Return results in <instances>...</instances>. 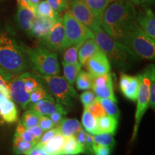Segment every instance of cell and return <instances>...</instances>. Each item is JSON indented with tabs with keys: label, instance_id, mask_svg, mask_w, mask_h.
<instances>
[{
	"label": "cell",
	"instance_id": "cell-1",
	"mask_svg": "<svg viewBox=\"0 0 155 155\" xmlns=\"http://www.w3.org/2000/svg\"><path fill=\"white\" fill-rule=\"evenodd\" d=\"M30 67L25 48L7 33H0V73L9 81Z\"/></svg>",
	"mask_w": 155,
	"mask_h": 155
},
{
	"label": "cell",
	"instance_id": "cell-2",
	"mask_svg": "<svg viewBox=\"0 0 155 155\" xmlns=\"http://www.w3.org/2000/svg\"><path fill=\"white\" fill-rule=\"evenodd\" d=\"M137 13L134 5L128 0L113 2L103 15L102 29L111 38L119 42L129 25L136 21Z\"/></svg>",
	"mask_w": 155,
	"mask_h": 155
},
{
	"label": "cell",
	"instance_id": "cell-3",
	"mask_svg": "<svg viewBox=\"0 0 155 155\" xmlns=\"http://www.w3.org/2000/svg\"><path fill=\"white\" fill-rule=\"evenodd\" d=\"M94 39L100 50L105 53L110 63L118 69L127 71L139 58L127 45L116 41L103 29L93 31Z\"/></svg>",
	"mask_w": 155,
	"mask_h": 155
},
{
	"label": "cell",
	"instance_id": "cell-4",
	"mask_svg": "<svg viewBox=\"0 0 155 155\" xmlns=\"http://www.w3.org/2000/svg\"><path fill=\"white\" fill-rule=\"evenodd\" d=\"M119 42L127 45L139 58L154 60L155 40L147 35L136 21L129 25Z\"/></svg>",
	"mask_w": 155,
	"mask_h": 155
},
{
	"label": "cell",
	"instance_id": "cell-5",
	"mask_svg": "<svg viewBox=\"0 0 155 155\" xmlns=\"http://www.w3.org/2000/svg\"><path fill=\"white\" fill-rule=\"evenodd\" d=\"M30 66L39 75L44 76L58 75L61 73L58 55L46 48H25Z\"/></svg>",
	"mask_w": 155,
	"mask_h": 155
},
{
	"label": "cell",
	"instance_id": "cell-6",
	"mask_svg": "<svg viewBox=\"0 0 155 155\" xmlns=\"http://www.w3.org/2000/svg\"><path fill=\"white\" fill-rule=\"evenodd\" d=\"M39 76L45 83L50 94L55 97V102L63 106L68 111H71L74 106L73 100L78 98L74 87L71 86L63 76L59 75L50 76L39 75Z\"/></svg>",
	"mask_w": 155,
	"mask_h": 155
},
{
	"label": "cell",
	"instance_id": "cell-7",
	"mask_svg": "<svg viewBox=\"0 0 155 155\" xmlns=\"http://www.w3.org/2000/svg\"><path fill=\"white\" fill-rule=\"evenodd\" d=\"M149 66L141 74L138 75L139 79V86L138 94L137 97V109L134 116V124L131 142L137 138L139 125L142 120L143 116L148 109L150 106V75H149Z\"/></svg>",
	"mask_w": 155,
	"mask_h": 155
},
{
	"label": "cell",
	"instance_id": "cell-8",
	"mask_svg": "<svg viewBox=\"0 0 155 155\" xmlns=\"http://www.w3.org/2000/svg\"><path fill=\"white\" fill-rule=\"evenodd\" d=\"M61 18L66 38V48L70 46L81 45L88 38H94L92 31L78 22L68 9L64 12Z\"/></svg>",
	"mask_w": 155,
	"mask_h": 155
},
{
	"label": "cell",
	"instance_id": "cell-9",
	"mask_svg": "<svg viewBox=\"0 0 155 155\" xmlns=\"http://www.w3.org/2000/svg\"><path fill=\"white\" fill-rule=\"evenodd\" d=\"M8 80L0 73V121L13 124L18 119V110L9 94Z\"/></svg>",
	"mask_w": 155,
	"mask_h": 155
},
{
	"label": "cell",
	"instance_id": "cell-10",
	"mask_svg": "<svg viewBox=\"0 0 155 155\" xmlns=\"http://www.w3.org/2000/svg\"><path fill=\"white\" fill-rule=\"evenodd\" d=\"M68 10L78 22L92 32L102 29L101 22L93 14L83 0H73L69 4Z\"/></svg>",
	"mask_w": 155,
	"mask_h": 155
},
{
	"label": "cell",
	"instance_id": "cell-11",
	"mask_svg": "<svg viewBox=\"0 0 155 155\" xmlns=\"http://www.w3.org/2000/svg\"><path fill=\"white\" fill-rule=\"evenodd\" d=\"M42 40L46 48L51 51H64L66 48V38L61 17L56 19L49 34Z\"/></svg>",
	"mask_w": 155,
	"mask_h": 155
},
{
	"label": "cell",
	"instance_id": "cell-12",
	"mask_svg": "<svg viewBox=\"0 0 155 155\" xmlns=\"http://www.w3.org/2000/svg\"><path fill=\"white\" fill-rule=\"evenodd\" d=\"M9 94L15 104H18L23 109L29 106L30 95L26 91L22 73L11 78L8 82Z\"/></svg>",
	"mask_w": 155,
	"mask_h": 155
},
{
	"label": "cell",
	"instance_id": "cell-13",
	"mask_svg": "<svg viewBox=\"0 0 155 155\" xmlns=\"http://www.w3.org/2000/svg\"><path fill=\"white\" fill-rule=\"evenodd\" d=\"M86 72L91 75V77H96L110 73L111 71V63L101 50H98L87 61L84 65Z\"/></svg>",
	"mask_w": 155,
	"mask_h": 155
},
{
	"label": "cell",
	"instance_id": "cell-14",
	"mask_svg": "<svg viewBox=\"0 0 155 155\" xmlns=\"http://www.w3.org/2000/svg\"><path fill=\"white\" fill-rule=\"evenodd\" d=\"M137 13L136 22L139 28L153 40H155V16L152 9L149 7H142Z\"/></svg>",
	"mask_w": 155,
	"mask_h": 155
},
{
	"label": "cell",
	"instance_id": "cell-15",
	"mask_svg": "<svg viewBox=\"0 0 155 155\" xmlns=\"http://www.w3.org/2000/svg\"><path fill=\"white\" fill-rule=\"evenodd\" d=\"M139 86V79L137 76H131L121 73L119 78V89L127 99L135 101L137 100Z\"/></svg>",
	"mask_w": 155,
	"mask_h": 155
},
{
	"label": "cell",
	"instance_id": "cell-16",
	"mask_svg": "<svg viewBox=\"0 0 155 155\" xmlns=\"http://www.w3.org/2000/svg\"><path fill=\"white\" fill-rule=\"evenodd\" d=\"M30 109L34 110L37 113L40 114L41 116H50L55 112H61L66 115L68 111L63 106L58 104L54 101H50L48 99L41 100L38 101L35 104L29 106Z\"/></svg>",
	"mask_w": 155,
	"mask_h": 155
},
{
	"label": "cell",
	"instance_id": "cell-17",
	"mask_svg": "<svg viewBox=\"0 0 155 155\" xmlns=\"http://www.w3.org/2000/svg\"><path fill=\"white\" fill-rule=\"evenodd\" d=\"M55 22L54 19L36 17L29 35L42 40L49 34Z\"/></svg>",
	"mask_w": 155,
	"mask_h": 155
},
{
	"label": "cell",
	"instance_id": "cell-18",
	"mask_svg": "<svg viewBox=\"0 0 155 155\" xmlns=\"http://www.w3.org/2000/svg\"><path fill=\"white\" fill-rule=\"evenodd\" d=\"M35 12L32 7H18L17 12V20L19 28L28 34H30L35 19Z\"/></svg>",
	"mask_w": 155,
	"mask_h": 155
},
{
	"label": "cell",
	"instance_id": "cell-19",
	"mask_svg": "<svg viewBox=\"0 0 155 155\" xmlns=\"http://www.w3.org/2000/svg\"><path fill=\"white\" fill-rule=\"evenodd\" d=\"M100 50L94 38H88L81 44L78 49V61L81 65H84L87 61L95 53Z\"/></svg>",
	"mask_w": 155,
	"mask_h": 155
},
{
	"label": "cell",
	"instance_id": "cell-20",
	"mask_svg": "<svg viewBox=\"0 0 155 155\" xmlns=\"http://www.w3.org/2000/svg\"><path fill=\"white\" fill-rule=\"evenodd\" d=\"M82 128L78 120L63 118L58 129L60 134H61L64 137H69L75 136Z\"/></svg>",
	"mask_w": 155,
	"mask_h": 155
},
{
	"label": "cell",
	"instance_id": "cell-21",
	"mask_svg": "<svg viewBox=\"0 0 155 155\" xmlns=\"http://www.w3.org/2000/svg\"><path fill=\"white\" fill-rule=\"evenodd\" d=\"M65 141V137L61 134L58 133L47 143L42 145L40 148L48 155H61Z\"/></svg>",
	"mask_w": 155,
	"mask_h": 155
},
{
	"label": "cell",
	"instance_id": "cell-22",
	"mask_svg": "<svg viewBox=\"0 0 155 155\" xmlns=\"http://www.w3.org/2000/svg\"><path fill=\"white\" fill-rule=\"evenodd\" d=\"M99 134L108 133L115 134L118 127V119L112 116L105 115L97 119Z\"/></svg>",
	"mask_w": 155,
	"mask_h": 155
},
{
	"label": "cell",
	"instance_id": "cell-23",
	"mask_svg": "<svg viewBox=\"0 0 155 155\" xmlns=\"http://www.w3.org/2000/svg\"><path fill=\"white\" fill-rule=\"evenodd\" d=\"M97 19L101 22L104 12L111 2L112 0H83Z\"/></svg>",
	"mask_w": 155,
	"mask_h": 155
},
{
	"label": "cell",
	"instance_id": "cell-24",
	"mask_svg": "<svg viewBox=\"0 0 155 155\" xmlns=\"http://www.w3.org/2000/svg\"><path fill=\"white\" fill-rule=\"evenodd\" d=\"M37 17L49 18L56 20L60 18L59 13L54 10L46 0L40 1L34 8Z\"/></svg>",
	"mask_w": 155,
	"mask_h": 155
},
{
	"label": "cell",
	"instance_id": "cell-25",
	"mask_svg": "<svg viewBox=\"0 0 155 155\" xmlns=\"http://www.w3.org/2000/svg\"><path fill=\"white\" fill-rule=\"evenodd\" d=\"M81 126L87 133L92 135L99 134L97 119L85 108L81 119Z\"/></svg>",
	"mask_w": 155,
	"mask_h": 155
},
{
	"label": "cell",
	"instance_id": "cell-26",
	"mask_svg": "<svg viewBox=\"0 0 155 155\" xmlns=\"http://www.w3.org/2000/svg\"><path fill=\"white\" fill-rule=\"evenodd\" d=\"M83 153H84V150L76 141L75 136L65 137L61 155H79Z\"/></svg>",
	"mask_w": 155,
	"mask_h": 155
},
{
	"label": "cell",
	"instance_id": "cell-27",
	"mask_svg": "<svg viewBox=\"0 0 155 155\" xmlns=\"http://www.w3.org/2000/svg\"><path fill=\"white\" fill-rule=\"evenodd\" d=\"M34 147V144L23 140L15 134L12 144L14 155H29Z\"/></svg>",
	"mask_w": 155,
	"mask_h": 155
},
{
	"label": "cell",
	"instance_id": "cell-28",
	"mask_svg": "<svg viewBox=\"0 0 155 155\" xmlns=\"http://www.w3.org/2000/svg\"><path fill=\"white\" fill-rule=\"evenodd\" d=\"M62 65H63V77L71 86H73L78 75L81 71L82 65L80 63L72 65V64L65 63L64 62H62Z\"/></svg>",
	"mask_w": 155,
	"mask_h": 155
},
{
	"label": "cell",
	"instance_id": "cell-29",
	"mask_svg": "<svg viewBox=\"0 0 155 155\" xmlns=\"http://www.w3.org/2000/svg\"><path fill=\"white\" fill-rule=\"evenodd\" d=\"M93 92L94 93L96 97L100 98H108V99L114 101V102L117 103L115 94L114 91L113 81L104 85L101 87H92Z\"/></svg>",
	"mask_w": 155,
	"mask_h": 155
},
{
	"label": "cell",
	"instance_id": "cell-30",
	"mask_svg": "<svg viewBox=\"0 0 155 155\" xmlns=\"http://www.w3.org/2000/svg\"><path fill=\"white\" fill-rule=\"evenodd\" d=\"M44 99H48L55 101L53 95L50 94V92L49 91L48 88H45V86L42 87H39V88H36L35 90L31 93L30 96V104H29V106L35 104V103L38 101H40Z\"/></svg>",
	"mask_w": 155,
	"mask_h": 155
},
{
	"label": "cell",
	"instance_id": "cell-31",
	"mask_svg": "<svg viewBox=\"0 0 155 155\" xmlns=\"http://www.w3.org/2000/svg\"><path fill=\"white\" fill-rule=\"evenodd\" d=\"M41 115L32 109H29L23 114L20 123L27 129H30L39 125Z\"/></svg>",
	"mask_w": 155,
	"mask_h": 155
},
{
	"label": "cell",
	"instance_id": "cell-32",
	"mask_svg": "<svg viewBox=\"0 0 155 155\" xmlns=\"http://www.w3.org/2000/svg\"><path fill=\"white\" fill-rule=\"evenodd\" d=\"M98 100L104 108V111L106 112V115L112 116V117H114L115 119L119 120L120 111L116 102L112 100L108 99V98H98Z\"/></svg>",
	"mask_w": 155,
	"mask_h": 155
},
{
	"label": "cell",
	"instance_id": "cell-33",
	"mask_svg": "<svg viewBox=\"0 0 155 155\" xmlns=\"http://www.w3.org/2000/svg\"><path fill=\"white\" fill-rule=\"evenodd\" d=\"M75 83L78 90H90L92 88V77L88 72L81 70V71L78 75Z\"/></svg>",
	"mask_w": 155,
	"mask_h": 155
},
{
	"label": "cell",
	"instance_id": "cell-34",
	"mask_svg": "<svg viewBox=\"0 0 155 155\" xmlns=\"http://www.w3.org/2000/svg\"><path fill=\"white\" fill-rule=\"evenodd\" d=\"M81 45H76L70 46L64 50L63 62L68 64H72V65L79 64L78 53V49Z\"/></svg>",
	"mask_w": 155,
	"mask_h": 155
},
{
	"label": "cell",
	"instance_id": "cell-35",
	"mask_svg": "<svg viewBox=\"0 0 155 155\" xmlns=\"http://www.w3.org/2000/svg\"><path fill=\"white\" fill-rule=\"evenodd\" d=\"M116 144L114 136L108 133H101L94 135V144L107 147L112 149Z\"/></svg>",
	"mask_w": 155,
	"mask_h": 155
},
{
	"label": "cell",
	"instance_id": "cell-36",
	"mask_svg": "<svg viewBox=\"0 0 155 155\" xmlns=\"http://www.w3.org/2000/svg\"><path fill=\"white\" fill-rule=\"evenodd\" d=\"M150 75V106L154 111L155 109V68L154 64L149 65Z\"/></svg>",
	"mask_w": 155,
	"mask_h": 155
},
{
	"label": "cell",
	"instance_id": "cell-37",
	"mask_svg": "<svg viewBox=\"0 0 155 155\" xmlns=\"http://www.w3.org/2000/svg\"><path fill=\"white\" fill-rule=\"evenodd\" d=\"M15 134L18 136L23 140L28 141V142L32 143V144H34L35 145L37 144V141L35 139V137L29 131L27 128L23 127V125L20 123V121L19 122L18 125H17Z\"/></svg>",
	"mask_w": 155,
	"mask_h": 155
},
{
	"label": "cell",
	"instance_id": "cell-38",
	"mask_svg": "<svg viewBox=\"0 0 155 155\" xmlns=\"http://www.w3.org/2000/svg\"><path fill=\"white\" fill-rule=\"evenodd\" d=\"M85 109H86L87 111L90 112L94 117H96L97 119H99V118L102 117V116L106 115V112L104 111V108H103L102 106L101 105V104L98 101V98H96V100L93 103V104L87 106L86 108H84Z\"/></svg>",
	"mask_w": 155,
	"mask_h": 155
},
{
	"label": "cell",
	"instance_id": "cell-39",
	"mask_svg": "<svg viewBox=\"0 0 155 155\" xmlns=\"http://www.w3.org/2000/svg\"><path fill=\"white\" fill-rule=\"evenodd\" d=\"M50 7L57 12H63L68 9L69 5L66 0H46Z\"/></svg>",
	"mask_w": 155,
	"mask_h": 155
},
{
	"label": "cell",
	"instance_id": "cell-40",
	"mask_svg": "<svg viewBox=\"0 0 155 155\" xmlns=\"http://www.w3.org/2000/svg\"><path fill=\"white\" fill-rule=\"evenodd\" d=\"M96 98L97 97L94 93L89 90L82 93L80 96V100L84 108H86L87 106L93 104L96 100Z\"/></svg>",
	"mask_w": 155,
	"mask_h": 155
},
{
	"label": "cell",
	"instance_id": "cell-41",
	"mask_svg": "<svg viewBox=\"0 0 155 155\" xmlns=\"http://www.w3.org/2000/svg\"><path fill=\"white\" fill-rule=\"evenodd\" d=\"M58 133H59L58 128H53V129H50V130L45 131V133H43L41 138L40 139V140L38 141V143L35 146L37 147H40L45 144V143H47L48 141L50 140Z\"/></svg>",
	"mask_w": 155,
	"mask_h": 155
},
{
	"label": "cell",
	"instance_id": "cell-42",
	"mask_svg": "<svg viewBox=\"0 0 155 155\" xmlns=\"http://www.w3.org/2000/svg\"><path fill=\"white\" fill-rule=\"evenodd\" d=\"M39 127L41 128L42 130L45 132V131H48L54 128V125L49 116H41L40 122H39Z\"/></svg>",
	"mask_w": 155,
	"mask_h": 155
},
{
	"label": "cell",
	"instance_id": "cell-43",
	"mask_svg": "<svg viewBox=\"0 0 155 155\" xmlns=\"http://www.w3.org/2000/svg\"><path fill=\"white\" fill-rule=\"evenodd\" d=\"M84 153L87 155H94V135L87 132Z\"/></svg>",
	"mask_w": 155,
	"mask_h": 155
},
{
	"label": "cell",
	"instance_id": "cell-44",
	"mask_svg": "<svg viewBox=\"0 0 155 155\" xmlns=\"http://www.w3.org/2000/svg\"><path fill=\"white\" fill-rule=\"evenodd\" d=\"M111 149L107 147L94 144V155H111Z\"/></svg>",
	"mask_w": 155,
	"mask_h": 155
},
{
	"label": "cell",
	"instance_id": "cell-45",
	"mask_svg": "<svg viewBox=\"0 0 155 155\" xmlns=\"http://www.w3.org/2000/svg\"><path fill=\"white\" fill-rule=\"evenodd\" d=\"M75 137L76 141L78 142V144L81 145V147H82L83 150H84L86 140V131L83 129V128H82V129L75 135Z\"/></svg>",
	"mask_w": 155,
	"mask_h": 155
},
{
	"label": "cell",
	"instance_id": "cell-46",
	"mask_svg": "<svg viewBox=\"0 0 155 155\" xmlns=\"http://www.w3.org/2000/svg\"><path fill=\"white\" fill-rule=\"evenodd\" d=\"M64 116L65 114L61 113V112H55L50 115L49 117L50 119H51L52 122H53V125H54V128H58V126L60 125V124L61 123L62 120L63 119Z\"/></svg>",
	"mask_w": 155,
	"mask_h": 155
},
{
	"label": "cell",
	"instance_id": "cell-47",
	"mask_svg": "<svg viewBox=\"0 0 155 155\" xmlns=\"http://www.w3.org/2000/svg\"><path fill=\"white\" fill-rule=\"evenodd\" d=\"M28 129L35 137V140L37 141V143H38V141L40 140V139L41 138L42 134H43L44 131L42 130L41 128L39 127V125Z\"/></svg>",
	"mask_w": 155,
	"mask_h": 155
},
{
	"label": "cell",
	"instance_id": "cell-48",
	"mask_svg": "<svg viewBox=\"0 0 155 155\" xmlns=\"http://www.w3.org/2000/svg\"><path fill=\"white\" fill-rule=\"evenodd\" d=\"M29 155H48L45 152H44L41 149L35 146Z\"/></svg>",
	"mask_w": 155,
	"mask_h": 155
},
{
	"label": "cell",
	"instance_id": "cell-49",
	"mask_svg": "<svg viewBox=\"0 0 155 155\" xmlns=\"http://www.w3.org/2000/svg\"><path fill=\"white\" fill-rule=\"evenodd\" d=\"M18 7H31L30 0H17Z\"/></svg>",
	"mask_w": 155,
	"mask_h": 155
},
{
	"label": "cell",
	"instance_id": "cell-50",
	"mask_svg": "<svg viewBox=\"0 0 155 155\" xmlns=\"http://www.w3.org/2000/svg\"><path fill=\"white\" fill-rule=\"evenodd\" d=\"M154 3V0H141V5L142 7H149Z\"/></svg>",
	"mask_w": 155,
	"mask_h": 155
},
{
	"label": "cell",
	"instance_id": "cell-51",
	"mask_svg": "<svg viewBox=\"0 0 155 155\" xmlns=\"http://www.w3.org/2000/svg\"><path fill=\"white\" fill-rule=\"evenodd\" d=\"M40 2V0H30V7H32V8H35Z\"/></svg>",
	"mask_w": 155,
	"mask_h": 155
},
{
	"label": "cell",
	"instance_id": "cell-52",
	"mask_svg": "<svg viewBox=\"0 0 155 155\" xmlns=\"http://www.w3.org/2000/svg\"><path fill=\"white\" fill-rule=\"evenodd\" d=\"M129 2H131L134 5L139 6L141 4V0H128Z\"/></svg>",
	"mask_w": 155,
	"mask_h": 155
},
{
	"label": "cell",
	"instance_id": "cell-53",
	"mask_svg": "<svg viewBox=\"0 0 155 155\" xmlns=\"http://www.w3.org/2000/svg\"><path fill=\"white\" fill-rule=\"evenodd\" d=\"M113 2H124L126 1V0H112Z\"/></svg>",
	"mask_w": 155,
	"mask_h": 155
},
{
	"label": "cell",
	"instance_id": "cell-54",
	"mask_svg": "<svg viewBox=\"0 0 155 155\" xmlns=\"http://www.w3.org/2000/svg\"><path fill=\"white\" fill-rule=\"evenodd\" d=\"M72 1H73V0H66V2H67L68 3V5H69V4L71 3Z\"/></svg>",
	"mask_w": 155,
	"mask_h": 155
}]
</instances>
